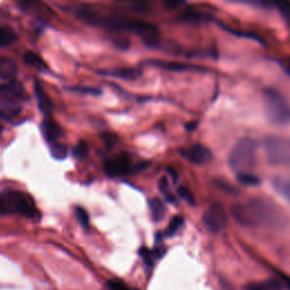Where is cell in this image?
Returning <instances> with one entry per match:
<instances>
[{
    "label": "cell",
    "mask_w": 290,
    "mask_h": 290,
    "mask_svg": "<svg viewBox=\"0 0 290 290\" xmlns=\"http://www.w3.org/2000/svg\"><path fill=\"white\" fill-rule=\"evenodd\" d=\"M231 214L239 225L251 228L283 230L288 226L285 210L269 197H251L233 205Z\"/></svg>",
    "instance_id": "obj_1"
},
{
    "label": "cell",
    "mask_w": 290,
    "mask_h": 290,
    "mask_svg": "<svg viewBox=\"0 0 290 290\" xmlns=\"http://www.w3.org/2000/svg\"><path fill=\"white\" fill-rule=\"evenodd\" d=\"M185 2L184 1H175V0H170V1H165V6L168 8V9H176L177 7L184 6Z\"/></svg>",
    "instance_id": "obj_40"
},
{
    "label": "cell",
    "mask_w": 290,
    "mask_h": 290,
    "mask_svg": "<svg viewBox=\"0 0 290 290\" xmlns=\"http://www.w3.org/2000/svg\"><path fill=\"white\" fill-rule=\"evenodd\" d=\"M264 111L267 120L271 125L284 126L289 123L290 110L288 101L278 90L268 87L263 92Z\"/></svg>",
    "instance_id": "obj_3"
},
{
    "label": "cell",
    "mask_w": 290,
    "mask_h": 290,
    "mask_svg": "<svg viewBox=\"0 0 290 290\" xmlns=\"http://www.w3.org/2000/svg\"><path fill=\"white\" fill-rule=\"evenodd\" d=\"M17 36L10 27H0V48L7 47L12 42L16 41Z\"/></svg>",
    "instance_id": "obj_24"
},
{
    "label": "cell",
    "mask_w": 290,
    "mask_h": 290,
    "mask_svg": "<svg viewBox=\"0 0 290 290\" xmlns=\"http://www.w3.org/2000/svg\"><path fill=\"white\" fill-rule=\"evenodd\" d=\"M166 253V249L163 246H159V247H155L153 251H151V254H152V258L153 260H159L161 259L163 255Z\"/></svg>",
    "instance_id": "obj_38"
},
{
    "label": "cell",
    "mask_w": 290,
    "mask_h": 290,
    "mask_svg": "<svg viewBox=\"0 0 290 290\" xmlns=\"http://www.w3.org/2000/svg\"><path fill=\"white\" fill-rule=\"evenodd\" d=\"M34 92H35L37 104H39L41 112L43 113L44 116L51 115V112L53 110V104L48 96V94L45 93L43 87H42L41 84L37 81L34 83Z\"/></svg>",
    "instance_id": "obj_15"
},
{
    "label": "cell",
    "mask_w": 290,
    "mask_h": 290,
    "mask_svg": "<svg viewBox=\"0 0 290 290\" xmlns=\"http://www.w3.org/2000/svg\"><path fill=\"white\" fill-rule=\"evenodd\" d=\"M177 19L182 23H187V24H193V25H201V24L211 22V20H214V22H216V19H214L211 15L207 14V12L196 11V10H185L178 16Z\"/></svg>",
    "instance_id": "obj_14"
},
{
    "label": "cell",
    "mask_w": 290,
    "mask_h": 290,
    "mask_svg": "<svg viewBox=\"0 0 290 290\" xmlns=\"http://www.w3.org/2000/svg\"><path fill=\"white\" fill-rule=\"evenodd\" d=\"M217 22V20H216ZM220 25V26L224 28V30L226 32H228L230 33V34H233L235 36H237V37H244V39H250V40H253V41H256V42H259V43L261 44H263L264 43V41L261 39V37L259 35H256L255 33H252V32H242V31H237V30H234V28H230L228 26H226V25L224 24H221V23H218Z\"/></svg>",
    "instance_id": "obj_23"
},
{
    "label": "cell",
    "mask_w": 290,
    "mask_h": 290,
    "mask_svg": "<svg viewBox=\"0 0 290 290\" xmlns=\"http://www.w3.org/2000/svg\"><path fill=\"white\" fill-rule=\"evenodd\" d=\"M146 64L151 66L159 67V68L171 70V71H207L208 69L205 67L191 65V64H184V62L177 61H162V60H149Z\"/></svg>",
    "instance_id": "obj_12"
},
{
    "label": "cell",
    "mask_w": 290,
    "mask_h": 290,
    "mask_svg": "<svg viewBox=\"0 0 290 290\" xmlns=\"http://www.w3.org/2000/svg\"><path fill=\"white\" fill-rule=\"evenodd\" d=\"M165 197H166V201L169 202V203H174L175 204L176 202H177V201H176V199H175V196L172 195V194H170L169 192H168L167 194H165Z\"/></svg>",
    "instance_id": "obj_44"
},
{
    "label": "cell",
    "mask_w": 290,
    "mask_h": 290,
    "mask_svg": "<svg viewBox=\"0 0 290 290\" xmlns=\"http://www.w3.org/2000/svg\"><path fill=\"white\" fill-rule=\"evenodd\" d=\"M20 111H22V109L17 104L14 102H5L0 104V119L11 121L19 116Z\"/></svg>",
    "instance_id": "obj_17"
},
{
    "label": "cell",
    "mask_w": 290,
    "mask_h": 290,
    "mask_svg": "<svg viewBox=\"0 0 290 290\" xmlns=\"http://www.w3.org/2000/svg\"><path fill=\"white\" fill-rule=\"evenodd\" d=\"M108 290H130V289L119 280H111L108 283Z\"/></svg>",
    "instance_id": "obj_36"
},
{
    "label": "cell",
    "mask_w": 290,
    "mask_h": 290,
    "mask_svg": "<svg viewBox=\"0 0 290 290\" xmlns=\"http://www.w3.org/2000/svg\"><path fill=\"white\" fill-rule=\"evenodd\" d=\"M138 253H140L143 261H144V263H145L146 267H148V268H152L153 267L154 260L152 258V254H151V251L149 249H146V247H141L140 251H138Z\"/></svg>",
    "instance_id": "obj_33"
},
{
    "label": "cell",
    "mask_w": 290,
    "mask_h": 290,
    "mask_svg": "<svg viewBox=\"0 0 290 290\" xmlns=\"http://www.w3.org/2000/svg\"><path fill=\"white\" fill-rule=\"evenodd\" d=\"M75 216H76V219L79 222L84 229H87L90 226V217L89 213L84 208L81 207H76L75 208Z\"/></svg>",
    "instance_id": "obj_30"
},
{
    "label": "cell",
    "mask_w": 290,
    "mask_h": 290,
    "mask_svg": "<svg viewBox=\"0 0 290 290\" xmlns=\"http://www.w3.org/2000/svg\"><path fill=\"white\" fill-rule=\"evenodd\" d=\"M76 15L78 19H81L82 22L92 25V26H99L100 14L96 11L89 9V8H79Z\"/></svg>",
    "instance_id": "obj_20"
},
{
    "label": "cell",
    "mask_w": 290,
    "mask_h": 290,
    "mask_svg": "<svg viewBox=\"0 0 290 290\" xmlns=\"http://www.w3.org/2000/svg\"><path fill=\"white\" fill-rule=\"evenodd\" d=\"M166 171H167V174L170 176L171 177V179H172V183H177L178 182V179H179V176H178V174H177V171H176L174 168L172 167H168L167 169H166Z\"/></svg>",
    "instance_id": "obj_41"
},
{
    "label": "cell",
    "mask_w": 290,
    "mask_h": 290,
    "mask_svg": "<svg viewBox=\"0 0 290 290\" xmlns=\"http://www.w3.org/2000/svg\"><path fill=\"white\" fill-rule=\"evenodd\" d=\"M179 153L186 160L195 165H204L212 159V153L207 146L202 144H194L179 150Z\"/></svg>",
    "instance_id": "obj_9"
},
{
    "label": "cell",
    "mask_w": 290,
    "mask_h": 290,
    "mask_svg": "<svg viewBox=\"0 0 290 290\" xmlns=\"http://www.w3.org/2000/svg\"><path fill=\"white\" fill-rule=\"evenodd\" d=\"M273 187H275L276 192L279 195L284 196L286 201H289L290 199V182L288 178L286 177H276L272 180Z\"/></svg>",
    "instance_id": "obj_22"
},
{
    "label": "cell",
    "mask_w": 290,
    "mask_h": 290,
    "mask_svg": "<svg viewBox=\"0 0 290 290\" xmlns=\"http://www.w3.org/2000/svg\"><path fill=\"white\" fill-rule=\"evenodd\" d=\"M24 61L26 62L28 66L33 67L40 71H45L48 69V66L45 64V61L42 59L39 54L33 52V51H26L24 53Z\"/></svg>",
    "instance_id": "obj_21"
},
{
    "label": "cell",
    "mask_w": 290,
    "mask_h": 290,
    "mask_svg": "<svg viewBox=\"0 0 290 290\" xmlns=\"http://www.w3.org/2000/svg\"><path fill=\"white\" fill-rule=\"evenodd\" d=\"M128 32L136 34L148 47H157L160 44L161 32L157 25L140 19H130Z\"/></svg>",
    "instance_id": "obj_6"
},
{
    "label": "cell",
    "mask_w": 290,
    "mask_h": 290,
    "mask_svg": "<svg viewBox=\"0 0 290 290\" xmlns=\"http://www.w3.org/2000/svg\"><path fill=\"white\" fill-rule=\"evenodd\" d=\"M67 90H69L71 92H77V93H81V94L94 95V96L102 94V91H101L100 89H96V87H92V86H82V85L70 86V87H67Z\"/></svg>",
    "instance_id": "obj_29"
},
{
    "label": "cell",
    "mask_w": 290,
    "mask_h": 290,
    "mask_svg": "<svg viewBox=\"0 0 290 290\" xmlns=\"http://www.w3.org/2000/svg\"><path fill=\"white\" fill-rule=\"evenodd\" d=\"M197 126H199V121H190V123L185 125V128H186L188 132H194L197 128Z\"/></svg>",
    "instance_id": "obj_43"
},
{
    "label": "cell",
    "mask_w": 290,
    "mask_h": 290,
    "mask_svg": "<svg viewBox=\"0 0 290 290\" xmlns=\"http://www.w3.org/2000/svg\"><path fill=\"white\" fill-rule=\"evenodd\" d=\"M25 96L24 86L17 81H10L7 84L0 85V99L6 100L7 102H14L16 100L23 99Z\"/></svg>",
    "instance_id": "obj_11"
},
{
    "label": "cell",
    "mask_w": 290,
    "mask_h": 290,
    "mask_svg": "<svg viewBox=\"0 0 290 290\" xmlns=\"http://www.w3.org/2000/svg\"><path fill=\"white\" fill-rule=\"evenodd\" d=\"M87 153H89V146H87V144L84 141L78 142L77 144L74 146L73 155L76 159L82 160V159L87 157Z\"/></svg>",
    "instance_id": "obj_31"
},
{
    "label": "cell",
    "mask_w": 290,
    "mask_h": 290,
    "mask_svg": "<svg viewBox=\"0 0 290 290\" xmlns=\"http://www.w3.org/2000/svg\"><path fill=\"white\" fill-rule=\"evenodd\" d=\"M284 284L278 279H270L260 283H252L246 286V290H283Z\"/></svg>",
    "instance_id": "obj_18"
},
{
    "label": "cell",
    "mask_w": 290,
    "mask_h": 290,
    "mask_svg": "<svg viewBox=\"0 0 290 290\" xmlns=\"http://www.w3.org/2000/svg\"><path fill=\"white\" fill-rule=\"evenodd\" d=\"M213 184L216 185V187L217 188H219V190L221 192H224L226 193V194H228V195H238L239 194V192L236 187L234 186V185H231L230 183L228 182H226V180H220V179H218V180H214Z\"/></svg>",
    "instance_id": "obj_28"
},
{
    "label": "cell",
    "mask_w": 290,
    "mask_h": 290,
    "mask_svg": "<svg viewBox=\"0 0 290 290\" xmlns=\"http://www.w3.org/2000/svg\"><path fill=\"white\" fill-rule=\"evenodd\" d=\"M2 129H3V128H2V126H1V125H0V134H1V133H2Z\"/></svg>",
    "instance_id": "obj_45"
},
{
    "label": "cell",
    "mask_w": 290,
    "mask_h": 290,
    "mask_svg": "<svg viewBox=\"0 0 290 290\" xmlns=\"http://www.w3.org/2000/svg\"><path fill=\"white\" fill-rule=\"evenodd\" d=\"M133 163L127 153H121L116 157L109 158L104 162V171L109 177H123L128 174H133Z\"/></svg>",
    "instance_id": "obj_8"
},
{
    "label": "cell",
    "mask_w": 290,
    "mask_h": 290,
    "mask_svg": "<svg viewBox=\"0 0 290 290\" xmlns=\"http://www.w3.org/2000/svg\"><path fill=\"white\" fill-rule=\"evenodd\" d=\"M99 75L108 76L112 78L125 79V81H136L142 76V71L136 68H129V67H116L110 69L98 70Z\"/></svg>",
    "instance_id": "obj_10"
},
{
    "label": "cell",
    "mask_w": 290,
    "mask_h": 290,
    "mask_svg": "<svg viewBox=\"0 0 290 290\" xmlns=\"http://www.w3.org/2000/svg\"><path fill=\"white\" fill-rule=\"evenodd\" d=\"M50 153H51L52 158L56 159V160H64L67 158V154H68V150L65 145L59 144V143H53V144L50 145Z\"/></svg>",
    "instance_id": "obj_27"
},
{
    "label": "cell",
    "mask_w": 290,
    "mask_h": 290,
    "mask_svg": "<svg viewBox=\"0 0 290 290\" xmlns=\"http://www.w3.org/2000/svg\"><path fill=\"white\" fill-rule=\"evenodd\" d=\"M12 213L33 219L37 214L34 201L23 192L5 191L0 194V214Z\"/></svg>",
    "instance_id": "obj_2"
},
{
    "label": "cell",
    "mask_w": 290,
    "mask_h": 290,
    "mask_svg": "<svg viewBox=\"0 0 290 290\" xmlns=\"http://www.w3.org/2000/svg\"><path fill=\"white\" fill-rule=\"evenodd\" d=\"M159 190L163 195L169 192V184H168V179L166 177H162L159 180Z\"/></svg>",
    "instance_id": "obj_39"
},
{
    "label": "cell",
    "mask_w": 290,
    "mask_h": 290,
    "mask_svg": "<svg viewBox=\"0 0 290 290\" xmlns=\"http://www.w3.org/2000/svg\"><path fill=\"white\" fill-rule=\"evenodd\" d=\"M202 220H203L205 228L213 234L220 233L228 224L227 212L224 205L220 203H213L210 205L207 211L204 212Z\"/></svg>",
    "instance_id": "obj_7"
},
{
    "label": "cell",
    "mask_w": 290,
    "mask_h": 290,
    "mask_svg": "<svg viewBox=\"0 0 290 290\" xmlns=\"http://www.w3.org/2000/svg\"><path fill=\"white\" fill-rule=\"evenodd\" d=\"M102 141L104 142V145L107 146V149H112L115 144L118 141V138L115 135V134H111V133H104L102 134Z\"/></svg>",
    "instance_id": "obj_35"
},
{
    "label": "cell",
    "mask_w": 290,
    "mask_h": 290,
    "mask_svg": "<svg viewBox=\"0 0 290 290\" xmlns=\"http://www.w3.org/2000/svg\"><path fill=\"white\" fill-rule=\"evenodd\" d=\"M275 6L278 8L280 14L286 20L290 19V2L288 1H278L275 2Z\"/></svg>",
    "instance_id": "obj_34"
},
{
    "label": "cell",
    "mask_w": 290,
    "mask_h": 290,
    "mask_svg": "<svg viewBox=\"0 0 290 290\" xmlns=\"http://www.w3.org/2000/svg\"><path fill=\"white\" fill-rule=\"evenodd\" d=\"M183 225H184V218L180 216H175L170 220L166 231L162 235H165L166 237H172L180 228H182Z\"/></svg>",
    "instance_id": "obj_25"
},
{
    "label": "cell",
    "mask_w": 290,
    "mask_h": 290,
    "mask_svg": "<svg viewBox=\"0 0 290 290\" xmlns=\"http://www.w3.org/2000/svg\"><path fill=\"white\" fill-rule=\"evenodd\" d=\"M41 132L42 135L44 137V140L50 143V144L57 143V141L64 135V132H62L60 126L57 123H54V121L50 118H45L42 121Z\"/></svg>",
    "instance_id": "obj_13"
},
{
    "label": "cell",
    "mask_w": 290,
    "mask_h": 290,
    "mask_svg": "<svg viewBox=\"0 0 290 290\" xmlns=\"http://www.w3.org/2000/svg\"><path fill=\"white\" fill-rule=\"evenodd\" d=\"M177 194L180 196V199H183L186 203L190 205H195V199L194 195L192 194V192L185 186H179L177 188Z\"/></svg>",
    "instance_id": "obj_32"
},
{
    "label": "cell",
    "mask_w": 290,
    "mask_h": 290,
    "mask_svg": "<svg viewBox=\"0 0 290 290\" xmlns=\"http://www.w3.org/2000/svg\"><path fill=\"white\" fill-rule=\"evenodd\" d=\"M149 7L145 5V3H137V5H134V10L137 12H142V14H145L148 11Z\"/></svg>",
    "instance_id": "obj_42"
},
{
    "label": "cell",
    "mask_w": 290,
    "mask_h": 290,
    "mask_svg": "<svg viewBox=\"0 0 290 290\" xmlns=\"http://www.w3.org/2000/svg\"><path fill=\"white\" fill-rule=\"evenodd\" d=\"M237 180L245 186H258L261 184V179L250 172H241L237 175Z\"/></svg>",
    "instance_id": "obj_26"
},
{
    "label": "cell",
    "mask_w": 290,
    "mask_h": 290,
    "mask_svg": "<svg viewBox=\"0 0 290 290\" xmlns=\"http://www.w3.org/2000/svg\"><path fill=\"white\" fill-rule=\"evenodd\" d=\"M17 65L10 58L0 57V79L2 81H14L17 75Z\"/></svg>",
    "instance_id": "obj_16"
},
{
    "label": "cell",
    "mask_w": 290,
    "mask_h": 290,
    "mask_svg": "<svg viewBox=\"0 0 290 290\" xmlns=\"http://www.w3.org/2000/svg\"><path fill=\"white\" fill-rule=\"evenodd\" d=\"M115 45L121 50H127L129 48V41L128 39H126V37L120 36L115 41Z\"/></svg>",
    "instance_id": "obj_37"
},
{
    "label": "cell",
    "mask_w": 290,
    "mask_h": 290,
    "mask_svg": "<svg viewBox=\"0 0 290 290\" xmlns=\"http://www.w3.org/2000/svg\"><path fill=\"white\" fill-rule=\"evenodd\" d=\"M258 143L251 137H244L239 141L229 155V166L238 174L253 169L256 165Z\"/></svg>",
    "instance_id": "obj_4"
},
{
    "label": "cell",
    "mask_w": 290,
    "mask_h": 290,
    "mask_svg": "<svg viewBox=\"0 0 290 290\" xmlns=\"http://www.w3.org/2000/svg\"><path fill=\"white\" fill-rule=\"evenodd\" d=\"M150 212L151 218L154 222H160L166 214V205L159 199H152L150 201Z\"/></svg>",
    "instance_id": "obj_19"
},
{
    "label": "cell",
    "mask_w": 290,
    "mask_h": 290,
    "mask_svg": "<svg viewBox=\"0 0 290 290\" xmlns=\"http://www.w3.org/2000/svg\"><path fill=\"white\" fill-rule=\"evenodd\" d=\"M263 146L267 159L272 166H288L290 161V142L287 137L270 135L264 138Z\"/></svg>",
    "instance_id": "obj_5"
}]
</instances>
